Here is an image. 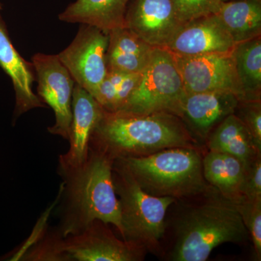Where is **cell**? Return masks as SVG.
<instances>
[{"label":"cell","mask_w":261,"mask_h":261,"mask_svg":"<svg viewBox=\"0 0 261 261\" xmlns=\"http://www.w3.org/2000/svg\"><path fill=\"white\" fill-rule=\"evenodd\" d=\"M114 158L89 146L84 166L61 176L64 181V200L58 231L63 238L83 231L94 220L116 226L122 236L120 202L113 180Z\"/></svg>","instance_id":"obj_1"},{"label":"cell","mask_w":261,"mask_h":261,"mask_svg":"<svg viewBox=\"0 0 261 261\" xmlns=\"http://www.w3.org/2000/svg\"><path fill=\"white\" fill-rule=\"evenodd\" d=\"M89 146L103 149L116 159L147 155L172 147H192V144L189 130L176 115H140L103 110Z\"/></svg>","instance_id":"obj_2"},{"label":"cell","mask_w":261,"mask_h":261,"mask_svg":"<svg viewBox=\"0 0 261 261\" xmlns=\"http://www.w3.org/2000/svg\"><path fill=\"white\" fill-rule=\"evenodd\" d=\"M115 160L151 195L176 199L199 195L207 189L202 158L192 147H172L147 155Z\"/></svg>","instance_id":"obj_3"},{"label":"cell","mask_w":261,"mask_h":261,"mask_svg":"<svg viewBox=\"0 0 261 261\" xmlns=\"http://www.w3.org/2000/svg\"><path fill=\"white\" fill-rule=\"evenodd\" d=\"M226 200L206 202L184 216L173 260H206L221 244L244 241L248 231L241 215L233 201Z\"/></svg>","instance_id":"obj_4"},{"label":"cell","mask_w":261,"mask_h":261,"mask_svg":"<svg viewBox=\"0 0 261 261\" xmlns=\"http://www.w3.org/2000/svg\"><path fill=\"white\" fill-rule=\"evenodd\" d=\"M113 180L120 202L123 240L154 247L164 233L166 212L176 199L147 193L116 160Z\"/></svg>","instance_id":"obj_5"},{"label":"cell","mask_w":261,"mask_h":261,"mask_svg":"<svg viewBox=\"0 0 261 261\" xmlns=\"http://www.w3.org/2000/svg\"><path fill=\"white\" fill-rule=\"evenodd\" d=\"M187 92L172 54L155 48L137 87L120 111L133 114L168 113L180 116Z\"/></svg>","instance_id":"obj_6"},{"label":"cell","mask_w":261,"mask_h":261,"mask_svg":"<svg viewBox=\"0 0 261 261\" xmlns=\"http://www.w3.org/2000/svg\"><path fill=\"white\" fill-rule=\"evenodd\" d=\"M108 41V33L92 25L81 24L69 46L58 54L75 83L93 97L107 74Z\"/></svg>","instance_id":"obj_7"},{"label":"cell","mask_w":261,"mask_h":261,"mask_svg":"<svg viewBox=\"0 0 261 261\" xmlns=\"http://www.w3.org/2000/svg\"><path fill=\"white\" fill-rule=\"evenodd\" d=\"M38 97L54 111L56 123L47 128L53 135L69 140L73 119L72 97L75 82L58 55L37 53L32 57Z\"/></svg>","instance_id":"obj_8"},{"label":"cell","mask_w":261,"mask_h":261,"mask_svg":"<svg viewBox=\"0 0 261 261\" xmlns=\"http://www.w3.org/2000/svg\"><path fill=\"white\" fill-rule=\"evenodd\" d=\"M172 56L187 94L229 91L243 100L231 53Z\"/></svg>","instance_id":"obj_9"},{"label":"cell","mask_w":261,"mask_h":261,"mask_svg":"<svg viewBox=\"0 0 261 261\" xmlns=\"http://www.w3.org/2000/svg\"><path fill=\"white\" fill-rule=\"evenodd\" d=\"M64 248L70 260L78 261H135L142 258L143 252V247L118 240L99 220L65 238Z\"/></svg>","instance_id":"obj_10"},{"label":"cell","mask_w":261,"mask_h":261,"mask_svg":"<svg viewBox=\"0 0 261 261\" xmlns=\"http://www.w3.org/2000/svg\"><path fill=\"white\" fill-rule=\"evenodd\" d=\"M171 0H130L125 27L154 48H166L184 25Z\"/></svg>","instance_id":"obj_11"},{"label":"cell","mask_w":261,"mask_h":261,"mask_svg":"<svg viewBox=\"0 0 261 261\" xmlns=\"http://www.w3.org/2000/svg\"><path fill=\"white\" fill-rule=\"evenodd\" d=\"M73 119L70 126V147L59 156L60 175L68 174L84 166L88 159L92 132L102 116L103 108L92 94L75 84L72 97Z\"/></svg>","instance_id":"obj_12"},{"label":"cell","mask_w":261,"mask_h":261,"mask_svg":"<svg viewBox=\"0 0 261 261\" xmlns=\"http://www.w3.org/2000/svg\"><path fill=\"white\" fill-rule=\"evenodd\" d=\"M234 46L219 18L212 13L184 24L165 49L176 56H194L231 53Z\"/></svg>","instance_id":"obj_13"},{"label":"cell","mask_w":261,"mask_h":261,"mask_svg":"<svg viewBox=\"0 0 261 261\" xmlns=\"http://www.w3.org/2000/svg\"><path fill=\"white\" fill-rule=\"evenodd\" d=\"M0 8V67L10 77L15 94L14 119L31 110L45 108L46 105L33 91L36 81L35 70L32 62L25 61L15 49Z\"/></svg>","instance_id":"obj_14"},{"label":"cell","mask_w":261,"mask_h":261,"mask_svg":"<svg viewBox=\"0 0 261 261\" xmlns=\"http://www.w3.org/2000/svg\"><path fill=\"white\" fill-rule=\"evenodd\" d=\"M241 99L229 91L187 94L182 102L179 118L190 123L202 136L237 111Z\"/></svg>","instance_id":"obj_15"},{"label":"cell","mask_w":261,"mask_h":261,"mask_svg":"<svg viewBox=\"0 0 261 261\" xmlns=\"http://www.w3.org/2000/svg\"><path fill=\"white\" fill-rule=\"evenodd\" d=\"M106 51L108 71L141 73L150 61L155 48L152 47L126 27L108 33Z\"/></svg>","instance_id":"obj_16"},{"label":"cell","mask_w":261,"mask_h":261,"mask_svg":"<svg viewBox=\"0 0 261 261\" xmlns=\"http://www.w3.org/2000/svg\"><path fill=\"white\" fill-rule=\"evenodd\" d=\"M130 0H75L58 18L65 23L86 24L109 33L125 27Z\"/></svg>","instance_id":"obj_17"},{"label":"cell","mask_w":261,"mask_h":261,"mask_svg":"<svg viewBox=\"0 0 261 261\" xmlns=\"http://www.w3.org/2000/svg\"><path fill=\"white\" fill-rule=\"evenodd\" d=\"M214 14L235 44L261 37V0L219 2Z\"/></svg>","instance_id":"obj_18"},{"label":"cell","mask_w":261,"mask_h":261,"mask_svg":"<svg viewBox=\"0 0 261 261\" xmlns=\"http://www.w3.org/2000/svg\"><path fill=\"white\" fill-rule=\"evenodd\" d=\"M211 151L234 156L245 167L260 154L251 134L235 113L226 117L212 134L208 143Z\"/></svg>","instance_id":"obj_19"},{"label":"cell","mask_w":261,"mask_h":261,"mask_svg":"<svg viewBox=\"0 0 261 261\" xmlns=\"http://www.w3.org/2000/svg\"><path fill=\"white\" fill-rule=\"evenodd\" d=\"M245 166L231 154L210 151L202 159L205 181L217 188L226 199L233 201L241 195Z\"/></svg>","instance_id":"obj_20"},{"label":"cell","mask_w":261,"mask_h":261,"mask_svg":"<svg viewBox=\"0 0 261 261\" xmlns=\"http://www.w3.org/2000/svg\"><path fill=\"white\" fill-rule=\"evenodd\" d=\"M231 55L243 100H260L261 37L238 43Z\"/></svg>","instance_id":"obj_21"},{"label":"cell","mask_w":261,"mask_h":261,"mask_svg":"<svg viewBox=\"0 0 261 261\" xmlns=\"http://www.w3.org/2000/svg\"><path fill=\"white\" fill-rule=\"evenodd\" d=\"M140 74L108 71L94 99L108 112L121 111L137 87Z\"/></svg>","instance_id":"obj_22"},{"label":"cell","mask_w":261,"mask_h":261,"mask_svg":"<svg viewBox=\"0 0 261 261\" xmlns=\"http://www.w3.org/2000/svg\"><path fill=\"white\" fill-rule=\"evenodd\" d=\"M22 260L32 261H70L64 248V238L57 229L42 235L20 255Z\"/></svg>","instance_id":"obj_23"},{"label":"cell","mask_w":261,"mask_h":261,"mask_svg":"<svg viewBox=\"0 0 261 261\" xmlns=\"http://www.w3.org/2000/svg\"><path fill=\"white\" fill-rule=\"evenodd\" d=\"M241 215L247 231L251 235L255 252L259 260L261 257V199L248 200L240 197L233 201Z\"/></svg>","instance_id":"obj_24"},{"label":"cell","mask_w":261,"mask_h":261,"mask_svg":"<svg viewBox=\"0 0 261 261\" xmlns=\"http://www.w3.org/2000/svg\"><path fill=\"white\" fill-rule=\"evenodd\" d=\"M179 20L185 23L200 17L212 14L219 0H171Z\"/></svg>","instance_id":"obj_25"},{"label":"cell","mask_w":261,"mask_h":261,"mask_svg":"<svg viewBox=\"0 0 261 261\" xmlns=\"http://www.w3.org/2000/svg\"><path fill=\"white\" fill-rule=\"evenodd\" d=\"M236 112L238 114H235L246 126L257 147L261 150L260 100L240 101Z\"/></svg>","instance_id":"obj_26"},{"label":"cell","mask_w":261,"mask_h":261,"mask_svg":"<svg viewBox=\"0 0 261 261\" xmlns=\"http://www.w3.org/2000/svg\"><path fill=\"white\" fill-rule=\"evenodd\" d=\"M240 197L248 200L261 199L260 154L252 160L245 168Z\"/></svg>","instance_id":"obj_27"},{"label":"cell","mask_w":261,"mask_h":261,"mask_svg":"<svg viewBox=\"0 0 261 261\" xmlns=\"http://www.w3.org/2000/svg\"><path fill=\"white\" fill-rule=\"evenodd\" d=\"M219 2H228V1H232V0H219Z\"/></svg>","instance_id":"obj_28"},{"label":"cell","mask_w":261,"mask_h":261,"mask_svg":"<svg viewBox=\"0 0 261 261\" xmlns=\"http://www.w3.org/2000/svg\"><path fill=\"white\" fill-rule=\"evenodd\" d=\"M1 7H2L1 3H0V8H1Z\"/></svg>","instance_id":"obj_29"}]
</instances>
